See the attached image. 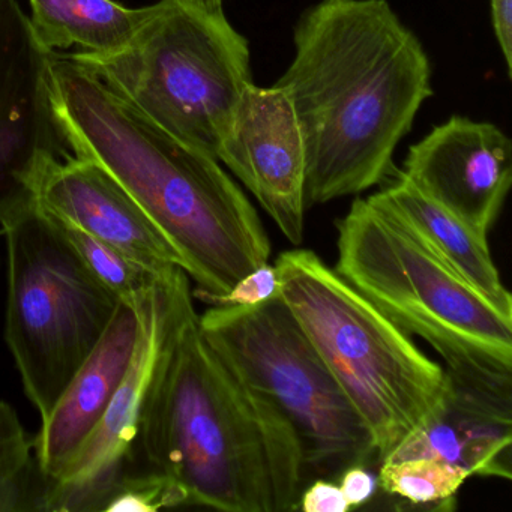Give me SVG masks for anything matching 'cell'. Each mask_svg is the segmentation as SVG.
<instances>
[{"mask_svg":"<svg viewBox=\"0 0 512 512\" xmlns=\"http://www.w3.org/2000/svg\"><path fill=\"white\" fill-rule=\"evenodd\" d=\"M394 173V181L367 197L368 202L391 215L446 268L512 316V296L494 265L488 238L419 190L400 170Z\"/></svg>","mask_w":512,"mask_h":512,"instance_id":"16","label":"cell"},{"mask_svg":"<svg viewBox=\"0 0 512 512\" xmlns=\"http://www.w3.org/2000/svg\"><path fill=\"white\" fill-rule=\"evenodd\" d=\"M35 205L118 248L154 274L181 266L178 253L142 209L98 164L77 157L44 166L34 185Z\"/></svg>","mask_w":512,"mask_h":512,"instance_id":"13","label":"cell"},{"mask_svg":"<svg viewBox=\"0 0 512 512\" xmlns=\"http://www.w3.org/2000/svg\"><path fill=\"white\" fill-rule=\"evenodd\" d=\"M491 25L508 76H512V0H490Z\"/></svg>","mask_w":512,"mask_h":512,"instance_id":"25","label":"cell"},{"mask_svg":"<svg viewBox=\"0 0 512 512\" xmlns=\"http://www.w3.org/2000/svg\"><path fill=\"white\" fill-rule=\"evenodd\" d=\"M400 172L488 238L511 188V139L491 122L451 116L410 146Z\"/></svg>","mask_w":512,"mask_h":512,"instance_id":"12","label":"cell"},{"mask_svg":"<svg viewBox=\"0 0 512 512\" xmlns=\"http://www.w3.org/2000/svg\"><path fill=\"white\" fill-rule=\"evenodd\" d=\"M274 265L281 298L361 416L382 463L442 412L445 368L314 251H284Z\"/></svg>","mask_w":512,"mask_h":512,"instance_id":"4","label":"cell"},{"mask_svg":"<svg viewBox=\"0 0 512 512\" xmlns=\"http://www.w3.org/2000/svg\"><path fill=\"white\" fill-rule=\"evenodd\" d=\"M377 485L383 493L398 497L413 506L452 505L461 485L470 478L463 467L434 460V458H409V460L382 461L379 464Z\"/></svg>","mask_w":512,"mask_h":512,"instance_id":"20","label":"cell"},{"mask_svg":"<svg viewBox=\"0 0 512 512\" xmlns=\"http://www.w3.org/2000/svg\"><path fill=\"white\" fill-rule=\"evenodd\" d=\"M278 293H280V281H278L277 268L268 262L239 278L229 292L218 296L211 305L254 307L269 301Z\"/></svg>","mask_w":512,"mask_h":512,"instance_id":"22","label":"cell"},{"mask_svg":"<svg viewBox=\"0 0 512 512\" xmlns=\"http://www.w3.org/2000/svg\"><path fill=\"white\" fill-rule=\"evenodd\" d=\"M337 482L350 509L370 502L377 490V478L368 472L367 466L347 467Z\"/></svg>","mask_w":512,"mask_h":512,"instance_id":"24","label":"cell"},{"mask_svg":"<svg viewBox=\"0 0 512 512\" xmlns=\"http://www.w3.org/2000/svg\"><path fill=\"white\" fill-rule=\"evenodd\" d=\"M166 289V334L136 443L143 469L166 476L184 506L295 511L305 479L292 427L212 349L181 266Z\"/></svg>","mask_w":512,"mask_h":512,"instance_id":"1","label":"cell"},{"mask_svg":"<svg viewBox=\"0 0 512 512\" xmlns=\"http://www.w3.org/2000/svg\"><path fill=\"white\" fill-rule=\"evenodd\" d=\"M49 52L19 0H0V226L35 208L34 185L49 161L68 157L50 104Z\"/></svg>","mask_w":512,"mask_h":512,"instance_id":"9","label":"cell"},{"mask_svg":"<svg viewBox=\"0 0 512 512\" xmlns=\"http://www.w3.org/2000/svg\"><path fill=\"white\" fill-rule=\"evenodd\" d=\"M217 160L260 203L290 244L304 241V140L289 95L281 86L250 85L242 95Z\"/></svg>","mask_w":512,"mask_h":512,"instance_id":"11","label":"cell"},{"mask_svg":"<svg viewBox=\"0 0 512 512\" xmlns=\"http://www.w3.org/2000/svg\"><path fill=\"white\" fill-rule=\"evenodd\" d=\"M169 271L139 299V340L130 368L82 448L50 482L46 512L104 511L116 485L133 466L143 403L166 334Z\"/></svg>","mask_w":512,"mask_h":512,"instance_id":"10","label":"cell"},{"mask_svg":"<svg viewBox=\"0 0 512 512\" xmlns=\"http://www.w3.org/2000/svg\"><path fill=\"white\" fill-rule=\"evenodd\" d=\"M184 506L178 488L160 473L131 466L116 485L104 511L157 512Z\"/></svg>","mask_w":512,"mask_h":512,"instance_id":"21","label":"cell"},{"mask_svg":"<svg viewBox=\"0 0 512 512\" xmlns=\"http://www.w3.org/2000/svg\"><path fill=\"white\" fill-rule=\"evenodd\" d=\"M70 55L158 127L214 158L253 85L250 43L223 0H160L124 52Z\"/></svg>","mask_w":512,"mask_h":512,"instance_id":"6","label":"cell"},{"mask_svg":"<svg viewBox=\"0 0 512 512\" xmlns=\"http://www.w3.org/2000/svg\"><path fill=\"white\" fill-rule=\"evenodd\" d=\"M335 271L401 331L427 341L446 373L512 380V316L446 268L398 221L356 199L337 221Z\"/></svg>","mask_w":512,"mask_h":512,"instance_id":"5","label":"cell"},{"mask_svg":"<svg viewBox=\"0 0 512 512\" xmlns=\"http://www.w3.org/2000/svg\"><path fill=\"white\" fill-rule=\"evenodd\" d=\"M49 479L16 410L0 401V512H46Z\"/></svg>","mask_w":512,"mask_h":512,"instance_id":"18","label":"cell"},{"mask_svg":"<svg viewBox=\"0 0 512 512\" xmlns=\"http://www.w3.org/2000/svg\"><path fill=\"white\" fill-rule=\"evenodd\" d=\"M50 104L74 157L98 164L172 245L211 304L271 259L253 203L220 161L176 139L71 55L49 52Z\"/></svg>","mask_w":512,"mask_h":512,"instance_id":"3","label":"cell"},{"mask_svg":"<svg viewBox=\"0 0 512 512\" xmlns=\"http://www.w3.org/2000/svg\"><path fill=\"white\" fill-rule=\"evenodd\" d=\"M293 49L275 85L301 128L307 206L379 185L433 95L421 41L386 0H319L299 17Z\"/></svg>","mask_w":512,"mask_h":512,"instance_id":"2","label":"cell"},{"mask_svg":"<svg viewBox=\"0 0 512 512\" xmlns=\"http://www.w3.org/2000/svg\"><path fill=\"white\" fill-rule=\"evenodd\" d=\"M446 373V371H445ZM445 406L383 461L434 458L470 476L511 479L512 382L446 373Z\"/></svg>","mask_w":512,"mask_h":512,"instance_id":"14","label":"cell"},{"mask_svg":"<svg viewBox=\"0 0 512 512\" xmlns=\"http://www.w3.org/2000/svg\"><path fill=\"white\" fill-rule=\"evenodd\" d=\"M139 332V301L119 302L103 338L41 421L34 448L49 484L64 472L106 412L133 361Z\"/></svg>","mask_w":512,"mask_h":512,"instance_id":"15","label":"cell"},{"mask_svg":"<svg viewBox=\"0 0 512 512\" xmlns=\"http://www.w3.org/2000/svg\"><path fill=\"white\" fill-rule=\"evenodd\" d=\"M5 340L41 421L109 328L119 299L37 208L4 227Z\"/></svg>","mask_w":512,"mask_h":512,"instance_id":"8","label":"cell"},{"mask_svg":"<svg viewBox=\"0 0 512 512\" xmlns=\"http://www.w3.org/2000/svg\"><path fill=\"white\" fill-rule=\"evenodd\" d=\"M199 325L236 377L289 422L305 487L319 478L338 481L350 466L380 464L370 431L280 293L254 307L212 305Z\"/></svg>","mask_w":512,"mask_h":512,"instance_id":"7","label":"cell"},{"mask_svg":"<svg viewBox=\"0 0 512 512\" xmlns=\"http://www.w3.org/2000/svg\"><path fill=\"white\" fill-rule=\"evenodd\" d=\"M40 211L64 236L65 241L85 263L92 275L119 301L136 304L157 283L160 275L149 271L118 248L89 235L70 221L62 220L43 209Z\"/></svg>","mask_w":512,"mask_h":512,"instance_id":"19","label":"cell"},{"mask_svg":"<svg viewBox=\"0 0 512 512\" xmlns=\"http://www.w3.org/2000/svg\"><path fill=\"white\" fill-rule=\"evenodd\" d=\"M32 31L46 52L76 47L80 55L107 58L131 46L154 5L127 8L115 0H29Z\"/></svg>","mask_w":512,"mask_h":512,"instance_id":"17","label":"cell"},{"mask_svg":"<svg viewBox=\"0 0 512 512\" xmlns=\"http://www.w3.org/2000/svg\"><path fill=\"white\" fill-rule=\"evenodd\" d=\"M298 509L304 512H347L350 506L337 481L319 478L302 490Z\"/></svg>","mask_w":512,"mask_h":512,"instance_id":"23","label":"cell"}]
</instances>
